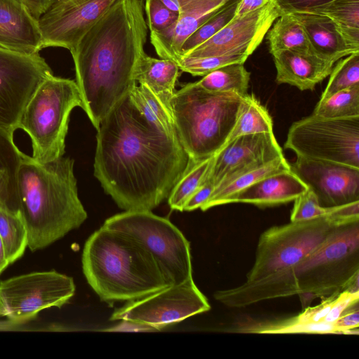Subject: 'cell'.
Instances as JSON below:
<instances>
[{
  "label": "cell",
  "mask_w": 359,
  "mask_h": 359,
  "mask_svg": "<svg viewBox=\"0 0 359 359\" xmlns=\"http://www.w3.org/2000/svg\"><path fill=\"white\" fill-rule=\"evenodd\" d=\"M97 131L94 175L125 211L157 207L188 165L189 157L177 137L147 122L128 94Z\"/></svg>",
  "instance_id": "cell-1"
},
{
  "label": "cell",
  "mask_w": 359,
  "mask_h": 359,
  "mask_svg": "<svg viewBox=\"0 0 359 359\" xmlns=\"http://www.w3.org/2000/svg\"><path fill=\"white\" fill-rule=\"evenodd\" d=\"M147 34L142 1L118 0L69 50L82 109L96 129L137 83Z\"/></svg>",
  "instance_id": "cell-2"
},
{
  "label": "cell",
  "mask_w": 359,
  "mask_h": 359,
  "mask_svg": "<svg viewBox=\"0 0 359 359\" xmlns=\"http://www.w3.org/2000/svg\"><path fill=\"white\" fill-rule=\"evenodd\" d=\"M359 220L339 226L296 265L262 279L215 292L216 300L241 308L272 299L298 295L303 309L316 298L359 290Z\"/></svg>",
  "instance_id": "cell-3"
},
{
  "label": "cell",
  "mask_w": 359,
  "mask_h": 359,
  "mask_svg": "<svg viewBox=\"0 0 359 359\" xmlns=\"http://www.w3.org/2000/svg\"><path fill=\"white\" fill-rule=\"evenodd\" d=\"M74 163V159L63 156L39 163L23 154L18 172V196L31 251L62 238L88 217L79 198Z\"/></svg>",
  "instance_id": "cell-4"
},
{
  "label": "cell",
  "mask_w": 359,
  "mask_h": 359,
  "mask_svg": "<svg viewBox=\"0 0 359 359\" xmlns=\"http://www.w3.org/2000/svg\"><path fill=\"white\" fill-rule=\"evenodd\" d=\"M82 267L88 284L105 302L133 301L171 285L140 244L103 225L86 241Z\"/></svg>",
  "instance_id": "cell-5"
},
{
  "label": "cell",
  "mask_w": 359,
  "mask_h": 359,
  "mask_svg": "<svg viewBox=\"0 0 359 359\" xmlns=\"http://www.w3.org/2000/svg\"><path fill=\"white\" fill-rule=\"evenodd\" d=\"M243 95L212 93L196 82L175 92L169 102L177 137L190 159L215 155L226 143Z\"/></svg>",
  "instance_id": "cell-6"
},
{
  "label": "cell",
  "mask_w": 359,
  "mask_h": 359,
  "mask_svg": "<svg viewBox=\"0 0 359 359\" xmlns=\"http://www.w3.org/2000/svg\"><path fill=\"white\" fill-rule=\"evenodd\" d=\"M359 202L336 206L328 215L271 227L259 236L254 264L246 276L255 281L296 265L339 226L359 220Z\"/></svg>",
  "instance_id": "cell-7"
},
{
  "label": "cell",
  "mask_w": 359,
  "mask_h": 359,
  "mask_svg": "<svg viewBox=\"0 0 359 359\" xmlns=\"http://www.w3.org/2000/svg\"><path fill=\"white\" fill-rule=\"evenodd\" d=\"M76 107L82 108V100L76 81L52 75L39 86L18 123L31 139L35 161L63 156L70 114Z\"/></svg>",
  "instance_id": "cell-8"
},
{
  "label": "cell",
  "mask_w": 359,
  "mask_h": 359,
  "mask_svg": "<svg viewBox=\"0 0 359 359\" xmlns=\"http://www.w3.org/2000/svg\"><path fill=\"white\" fill-rule=\"evenodd\" d=\"M103 226L140 244L151 255L169 285L193 278L189 243L168 219L151 210H130L110 217Z\"/></svg>",
  "instance_id": "cell-9"
},
{
  "label": "cell",
  "mask_w": 359,
  "mask_h": 359,
  "mask_svg": "<svg viewBox=\"0 0 359 359\" xmlns=\"http://www.w3.org/2000/svg\"><path fill=\"white\" fill-rule=\"evenodd\" d=\"M284 147L297 156L359 168V116L304 117L291 125Z\"/></svg>",
  "instance_id": "cell-10"
},
{
  "label": "cell",
  "mask_w": 359,
  "mask_h": 359,
  "mask_svg": "<svg viewBox=\"0 0 359 359\" xmlns=\"http://www.w3.org/2000/svg\"><path fill=\"white\" fill-rule=\"evenodd\" d=\"M75 290L73 278L55 270L8 278L0 282V317L13 323L27 321L42 310L62 307Z\"/></svg>",
  "instance_id": "cell-11"
},
{
  "label": "cell",
  "mask_w": 359,
  "mask_h": 359,
  "mask_svg": "<svg viewBox=\"0 0 359 359\" xmlns=\"http://www.w3.org/2000/svg\"><path fill=\"white\" fill-rule=\"evenodd\" d=\"M210 309L206 297L191 278L129 301L116 309L110 320L133 323L144 329L159 330Z\"/></svg>",
  "instance_id": "cell-12"
},
{
  "label": "cell",
  "mask_w": 359,
  "mask_h": 359,
  "mask_svg": "<svg viewBox=\"0 0 359 359\" xmlns=\"http://www.w3.org/2000/svg\"><path fill=\"white\" fill-rule=\"evenodd\" d=\"M52 75L39 53H21L0 45V129L13 135L29 101Z\"/></svg>",
  "instance_id": "cell-13"
},
{
  "label": "cell",
  "mask_w": 359,
  "mask_h": 359,
  "mask_svg": "<svg viewBox=\"0 0 359 359\" xmlns=\"http://www.w3.org/2000/svg\"><path fill=\"white\" fill-rule=\"evenodd\" d=\"M118 0H54L39 18L43 48L72 49Z\"/></svg>",
  "instance_id": "cell-14"
},
{
  "label": "cell",
  "mask_w": 359,
  "mask_h": 359,
  "mask_svg": "<svg viewBox=\"0 0 359 359\" xmlns=\"http://www.w3.org/2000/svg\"><path fill=\"white\" fill-rule=\"evenodd\" d=\"M281 13L273 1L261 8L235 16L226 26L184 57L235 53L250 56Z\"/></svg>",
  "instance_id": "cell-15"
},
{
  "label": "cell",
  "mask_w": 359,
  "mask_h": 359,
  "mask_svg": "<svg viewBox=\"0 0 359 359\" xmlns=\"http://www.w3.org/2000/svg\"><path fill=\"white\" fill-rule=\"evenodd\" d=\"M283 156L273 133H260L238 137L224 144L213 156L206 177L215 189L241 173Z\"/></svg>",
  "instance_id": "cell-16"
},
{
  "label": "cell",
  "mask_w": 359,
  "mask_h": 359,
  "mask_svg": "<svg viewBox=\"0 0 359 359\" xmlns=\"http://www.w3.org/2000/svg\"><path fill=\"white\" fill-rule=\"evenodd\" d=\"M290 170L315 193L323 207L359 201V168L297 156Z\"/></svg>",
  "instance_id": "cell-17"
},
{
  "label": "cell",
  "mask_w": 359,
  "mask_h": 359,
  "mask_svg": "<svg viewBox=\"0 0 359 359\" xmlns=\"http://www.w3.org/2000/svg\"><path fill=\"white\" fill-rule=\"evenodd\" d=\"M231 0H191L180 13L177 21L168 29L150 33L151 43L161 58L178 63L186 39L203 23Z\"/></svg>",
  "instance_id": "cell-18"
},
{
  "label": "cell",
  "mask_w": 359,
  "mask_h": 359,
  "mask_svg": "<svg viewBox=\"0 0 359 359\" xmlns=\"http://www.w3.org/2000/svg\"><path fill=\"white\" fill-rule=\"evenodd\" d=\"M0 45L25 54L43 48L38 19L22 0H0Z\"/></svg>",
  "instance_id": "cell-19"
},
{
  "label": "cell",
  "mask_w": 359,
  "mask_h": 359,
  "mask_svg": "<svg viewBox=\"0 0 359 359\" xmlns=\"http://www.w3.org/2000/svg\"><path fill=\"white\" fill-rule=\"evenodd\" d=\"M271 55L276 69V83H287L301 90H313L329 76L334 65L311 52L283 50Z\"/></svg>",
  "instance_id": "cell-20"
},
{
  "label": "cell",
  "mask_w": 359,
  "mask_h": 359,
  "mask_svg": "<svg viewBox=\"0 0 359 359\" xmlns=\"http://www.w3.org/2000/svg\"><path fill=\"white\" fill-rule=\"evenodd\" d=\"M308 187L291 170L266 177L227 198L224 204L250 203L260 208L294 201Z\"/></svg>",
  "instance_id": "cell-21"
},
{
  "label": "cell",
  "mask_w": 359,
  "mask_h": 359,
  "mask_svg": "<svg viewBox=\"0 0 359 359\" xmlns=\"http://www.w3.org/2000/svg\"><path fill=\"white\" fill-rule=\"evenodd\" d=\"M292 15L302 25L311 52L318 57L335 63L343 57L359 51L349 46L336 24L328 17L311 13Z\"/></svg>",
  "instance_id": "cell-22"
},
{
  "label": "cell",
  "mask_w": 359,
  "mask_h": 359,
  "mask_svg": "<svg viewBox=\"0 0 359 359\" xmlns=\"http://www.w3.org/2000/svg\"><path fill=\"white\" fill-rule=\"evenodd\" d=\"M179 70L173 60L157 59L144 53L137 62L134 79L147 86L170 111L169 102L175 93Z\"/></svg>",
  "instance_id": "cell-23"
},
{
  "label": "cell",
  "mask_w": 359,
  "mask_h": 359,
  "mask_svg": "<svg viewBox=\"0 0 359 359\" xmlns=\"http://www.w3.org/2000/svg\"><path fill=\"white\" fill-rule=\"evenodd\" d=\"M13 136L0 129V208L19 214L17 179L23 153L15 146Z\"/></svg>",
  "instance_id": "cell-24"
},
{
  "label": "cell",
  "mask_w": 359,
  "mask_h": 359,
  "mask_svg": "<svg viewBox=\"0 0 359 359\" xmlns=\"http://www.w3.org/2000/svg\"><path fill=\"white\" fill-rule=\"evenodd\" d=\"M231 330L247 334H341L334 323H306L299 314L277 320L246 319L237 323Z\"/></svg>",
  "instance_id": "cell-25"
},
{
  "label": "cell",
  "mask_w": 359,
  "mask_h": 359,
  "mask_svg": "<svg viewBox=\"0 0 359 359\" xmlns=\"http://www.w3.org/2000/svg\"><path fill=\"white\" fill-rule=\"evenodd\" d=\"M290 170V165L283 156L262 165L245 171L225 184L216 187L201 209L205 211L211 208L224 205L227 198L253 183L272 174Z\"/></svg>",
  "instance_id": "cell-26"
},
{
  "label": "cell",
  "mask_w": 359,
  "mask_h": 359,
  "mask_svg": "<svg viewBox=\"0 0 359 359\" xmlns=\"http://www.w3.org/2000/svg\"><path fill=\"white\" fill-rule=\"evenodd\" d=\"M260 133H273L271 116L254 95L247 93L242 97L235 123L225 144L242 135Z\"/></svg>",
  "instance_id": "cell-27"
},
{
  "label": "cell",
  "mask_w": 359,
  "mask_h": 359,
  "mask_svg": "<svg viewBox=\"0 0 359 359\" xmlns=\"http://www.w3.org/2000/svg\"><path fill=\"white\" fill-rule=\"evenodd\" d=\"M311 13L330 18L349 46L359 50V0H333L315 8Z\"/></svg>",
  "instance_id": "cell-28"
},
{
  "label": "cell",
  "mask_w": 359,
  "mask_h": 359,
  "mask_svg": "<svg viewBox=\"0 0 359 359\" xmlns=\"http://www.w3.org/2000/svg\"><path fill=\"white\" fill-rule=\"evenodd\" d=\"M266 35L271 54L283 50L312 53L302 25L292 14H282Z\"/></svg>",
  "instance_id": "cell-29"
},
{
  "label": "cell",
  "mask_w": 359,
  "mask_h": 359,
  "mask_svg": "<svg viewBox=\"0 0 359 359\" xmlns=\"http://www.w3.org/2000/svg\"><path fill=\"white\" fill-rule=\"evenodd\" d=\"M128 95L135 107L147 122L160 130L177 137L170 112L147 86L137 83Z\"/></svg>",
  "instance_id": "cell-30"
},
{
  "label": "cell",
  "mask_w": 359,
  "mask_h": 359,
  "mask_svg": "<svg viewBox=\"0 0 359 359\" xmlns=\"http://www.w3.org/2000/svg\"><path fill=\"white\" fill-rule=\"evenodd\" d=\"M250 72L243 63H232L217 68L196 81L202 88L212 93L247 94Z\"/></svg>",
  "instance_id": "cell-31"
},
{
  "label": "cell",
  "mask_w": 359,
  "mask_h": 359,
  "mask_svg": "<svg viewBox=\"0 0 359 359\" xmlns=\"http://www.w3.org/2000/svg\"><path fill=\"white\" fill-rule=\"evenodd\" d=\"M213 156L197 161L189 158L184 172L168 197L171 209L183 211L188 198L205 182Z\"/></svg>",
  "instance_id": "cell-32"
},
{
  "label": "cell",
  "mask_w": 359,
  "mask_h": 359,
  "mask_svg": "<svg viewBox=\"0 0 359 359\" xmlns=\"http://www.w3.org/2000/svg\"><path fill=\"white\" fill-rule=\"evenodd\" d=\"M0 237L9 264L19 259L28 247V233L20 214L0 208Z\"/></svg>",
  "instance_id": "cell-33"
},
{
  "label": "cell",
  "mask_w": 359,
  "mask_h": 359,
  "mask_svg": "<svg viewBox=\"0 0 359 359\" xmlns=\"http://www.w3.org/2000/svg\"><path fill=\"white\" fill-rule=\"evenodd\" d=\"M312 114L328 119L359 116V85L320 99Z\"/></svg>",
  "instance_id": "cell-34"
},
{
  "label": "cell",
  "mask_w": 359,
  "mask_h": 359,
  "mask_svg": "<svg viewBox=\"0 0 359 359\" xmlns=\"http://www.w3.org/2000/svg\"><path fill=\"white\" fill-rule=\"evenodd\" d=\"M239 1L240 0L230 1L190 35L181 47L180 59L226 26L235 17Z\"/></svg>",
  "instance_id": "cell-35"
},
{
  "label": "cell",
  "mask_w": 359,
  "mask_h": 359,
  "mask_svg": "<svg viewBox=\"0 0 359 359\" xmlns=\"http://www.w3.org/2000/svg\"><path fill=\"white\" fill-rule=\"evenodd\" d=\"M329 81L320 99H324L340 91L359 85V51L337 61L333 67Z\"/></svg>",
  "instance_id": "cell-36"
},
{
  "label": "cell",
  "mask_w": 359,
  "mask_h": 359,
  "mask_svg": "<svg viewBox=\"0 0 359 359\" xmlns=\"http://www.w3.org/2000/svg\"><path fill=\"white\" fill-rule=\"evenodd\" d=\"M249 56L243 54H225L203 57H183L178 62L180 69L193 76H205L221 67L232 63H243Z\"/></svg>",
  "instance_id": "cell-37"
},
{
  "label": "cell",
  "mask_w": 359,
  "mask_h": 359,
  "mask_svg": "<svg viewBox=\"0 0 359 359\" xmlns=\"http://www.w3.org/2000/svg\"><path fill=\"white\" fill-rule=\"evenodd\" d=\"M336 207V206H335ZM335 207L325 208L320 205L315 193L308 189L294 200L290 221H302L332 214Z\"/></svg>",
  "instance_id": "cell-38"
},
{
  "label": "cell",
  "mask_w": 359,
  "mask_h": 359,
  "mask_svg": "<svg viewBox=\"0 0 359 359\" xmlns=\"http://www.w3.org/2000/svg\"><path fill=\"white\" fill-rule=\"evenodd\" d=\"M145 11L147 25L150 33H158L168 29L180 18V13L169 9L160 0H145Z\"/></svg>",
  "instance_id": "cell-39"
},
{
  "label": "cell",
  "mask_w": 359,
  "mask_h": 359,
  "mask_svg": "<svg viewBox=\"0 0 359 359\" xmlns=\"http://www.w3.org/2000/svg\"><path fill=\"white\" fill-rule=\"evenodd\" d=\"M359 303V290L347 289L337 295L324 321L334 323L348 308Z\"/></svg>",
  "instance_id": "cell-40"
},
{
  "label": "cell",
  "mask_w": 359,
  "mask_h": 359,
  "mask_svg": "<svg viewBox=\"0 0 359 359\" xmlns=\"http://www.w3.org/2000/svg\"><path fill=\"white\" fill-rule=\"evenodd\" d=\"M282 14L311 13L333 0H271Z\"/></svg>",
  "instance_id": "cell-41"
},
{
  "label": "cell",
  "mask_w": 359,
  "mask_h": 359,
  "mask_svg": "<svg viewBox=\"0 0 359 359\" xmlns=\"http://www.w3.org/2000/svg\"><path fill=\"white\" fill-rule=\"evenodd\" d=\"M334 325L341 334H358L359 307L358 303L346 310Z\"/></svg>",
  "instance_id": "cell-42"
},
{
  "label": "cell",
  "mask_w": 359,
  "mask_h": 359,
  "mask_svg": "<svg viewBox=\"0 0 359 359\" xmlns=\"http://www.w3.org/2000/svg\"><path fill=\"white\" fill-rule=\"evenodd\" d=\"M215 187L211 181L205 180V182L188 198L183 211H192L201 208L208 200Z\"/></svg>",
  "instance_id": "cell-43"
},
{
  "label": "cell",
  "mask_w": 359,
  "mask_h": 359,
  "mask_svg": "<svg viewBox=\"0 0 359 359\" xmlns=\"http://www.w3.org/2000/svg\"><path fill=\"white\" fill-rule=\"evenodd\" d=\"M270 1L271 0H240L235 16H241L261 8Z\"/></svg>",
  "instance_id": "cell-44"
},
{
  "label": "cell",
  "mask_w": 359,
  "mask_h": 359,
  "mask_svg": "<svg viewBox=\"0 0 359 359\" xmlns=\"http://www.w3.org/2000/svg\"><path fill=\"white\" fill-rule=\"evenodd\" d=\"M33 15L39 18L48 9L54 0H22Z\"/></svg>",
  "instance_id": "cell-45"
},
{
  "label": "cell",
  "mask_w": 359,
  "mask_h": 359,
  "mask_svg": "<svg viewBox=\"0 0 359 359\" xmlns=\"http://www.w3.org/2000/svg\"><path fill=\"white\" fill-rule=\"evenodd\" d=\"M9 264H10L7 259L5 252L4 246L0 237V275Z\"/></svg>",
  "instance_id": "cell-46"
}]
</instances>
